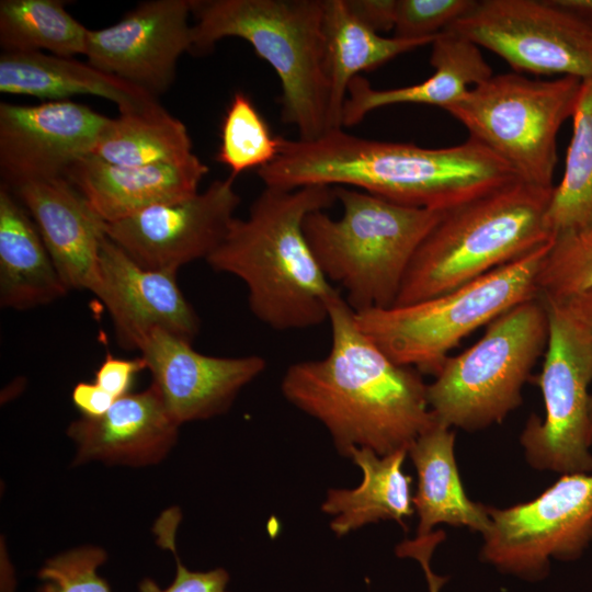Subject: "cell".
<instances>
[{
    "mask_svg": "<svg viewBox=\"0 0 592 592\" xmlns=\"http://www.w3.org/2000/svg\"><path fill=\"white\" fill-rule=\"evenodd\" d=\"M331 346L320 360L292 364L284 397L321 422L338 451L385 456L409 446L434 422L419 371L394 362L356 325L341 292L329 307Z\"/></svg>",
    "mask_w": 592,
    "mask_h": 592,
    "instance_id": "obj_1",
    "label": "cell"
},
{
    "mask_svg": "<svg viewBox=\"0 0 592 592\" xmlns=\"http://www.w3.org/2000/svg\"><path fill=\"white\" fill-rule=\"evenodd\" d=\"M264 186H348L402 205L452 210L521 181L478 141L444 148L379 141L331 129L306 141L280 136L275 160L257 170Z\"/></svg>",
    "mask_w": 592,
    "mask_h": 592,
    "instance_id": "obj_2",
    "label": "cell"
},
{
    "mask_svg": "<svg viewBox=\"0 0 592 592\" xmlns=\"http://www.w3.org/2000/svg\"><path fill=\"white\" fill-rule=\"evenodd\" d=\"M337 200L334 187L264 186L244 218L236 217L206 259L216 272L241 280L253 316L275 331L328 321L340 293L322 272L304 231L306 217Z\"/></svg>",
    "mask_w": 592,
    "mask_h": 592,
    "instance_id": "obj_3",
    "label": "cell"
},
{
    "mask_svg": "<svg viewBox=\"0 0 592 592\" xmlns=\"http://www.w3.org/2000/svg\"><path fill=\"white\" fill-rule=\"evenodd\" d=\"M193 50L226 37L248 42L275 71L282 121L310 141L330 129L323 0H191Z\"/></svg>",
    "mask_w": 592,
    "mask_h": 592,
    "instance_id": "obj_4",
    "label": "cell"
},
{
    "mask_svg": "<svg viewBox=\"0 0 592 592\" xmlns=\"http://www.w3.org/2000/svg\"><path fill=\"white\" fill-rule=\"evenodd\" d=\"M553 190L516 181L448 210L419 247L395 305L448 293L551 241Z\"/></svg>",
    "mask_w": 592,
    "mask_h": 592,
    "instance_id": "obj_5",
    "label": "cell"
},
{
    "mask_svg": "<svg viewBox=\"0 0 592 592\" xmlns=\"http://www.w3.org/2000/svg\"><path fill=\"white\" fill-rule=\"evenodd\" d=\"M342 215L310 213L309 246L327 278L344 291L353 311L395 305L419 247L447 212L402 205L335 186Z\"/></svg>",
    "mask_w": 592,
    "mask_h": 592,
    "instance_id": "obj_6",
    "label": "cell"
},
{
    "mask_svg": "<svg viewBox=\"0 0 592 592\" xmlns=\"http://www.w3.org/2000/svg\"><path fill=\"white\" fill-rule=\"evenodd\" d=\"M553 240L448 293L354 311L355 322L394 362L436 376L464 338L539 295L537 276Z\"/></svg>",
    "mask_w": 592,
    "mask_h": 592,
    "instance_id": "obj_7",
    "label": "cell"
},
{
    "mask_svg": "<svg viewBox=\"0 0 592 592\" xmlns=\"http://www.w3.org/2000/svg\"><path fill=\"white\" fill-rule=\"evenodd\" d=\"M547 342L548 315L539 295L500 315L426 386L434 420L466 431L502 422L522 403V388Z\"/></svg>",
    "mask_w": 592,
    "mask_h": 592,
    "instance_id": "obj_8",
    "label": "cell"
},
{
    "mask_svg": "<svg viewBox=\"0 0 592 592\" xmlns=\"http://www.w3.org/2000/svg\"><path fill=\"white\" fill-rule=\"evenodd\" d=\"M582 80L492 75L447 107L478 141L532 185L554 187L557 134L572 117Z\"/></svg>",
    "mask_w": 592,
    "mask_h": 592,
    "instance_id": "obj_9",
    "label": "cell"
},
{
    "mask_svg": "<svg viewBox=\"0 0 592 592\" xmlns=\"http://www.w3.org/2000/svg\"><path fill=\"white\" fill-rule=\"evenodd\" d=\"M540 298L548 315V342L537 377L545 415L530 417L521 444L534 468L561 475L592 473V341L559 303Z\"/></svg>",
    "mask_w": 592,
    "mask_h": 592,
    "instance_id": "obj_10",
    "label": "cell"
},
{
    "mask_svg": "<svg viewBox=\"0 0 592 592\" xmlns=\"http://www.w3.org/2000/svg\"><path fill=\"white\" fill-rule=\"evenodd\" d=\"M487 509L481 559L504 573L544 579L551 558L576 560L592 540V473L561 475L531 501Z\"/></svg>",
    "mask_w": 592,
    "mask_h": 592,
    "instance_id": "obj_11",
    "label": "cell"
},
{
    "mask_svg": "<svg viewBox=\"0 0 592 592\" xmlns=\"http://www.w3.org/2000/svg\"><path fill=\"white\" fill-rule=\"evenodd\" d=\"M445 31L504 59L515 71L592 79V23L551 0H480Z\"/></svg>",
    "mask_w": 592,
    "mask_h": 592,
    "instance_id": "obj_12",
    "label": "cell"
},
{
    "mask_svg": "<svg viewBox=\"0 0 592 592\" xmlns=\"http://www.w3.org/2000/svg\"><path fill=\"white\" fill-rule=\"evenodd\" d=\"M235 179L229 174L191 197L106 223V237L149 270L177 273L190 262L206 260L236 218L241 198Z\"/></svg>",
    "mask_w": 592,
    "mask_h": 592,
    "instance_id": "obj_13",
    "label": "cell"
},
{
    "mask_svg": "<svg viewBox=\"0 0 592 592\" xmlns=\"http://www.w3.org/2000/svg\"><path fill=\"white\" fill-rule=\"evenodd\" d=\"M110 117L70 100L37 105L0 103V173L3 184L65 178L91 155Z\"/></svg>",
    "mask_w": 592,
    "mask_h": 592,
    "instance_id": "obj_14",
    "label": "cell"
},
{
    "mask_svg": "<svg viewBox=\"0 0 592 592\" xmlns=\"http://www.w3.org/2000/svg\"><path fill=\"white\" fill-rule=\"evenodd\" d=\"M191 0L139 3L115 24L89 30L84 56L95 68L156 98L169 90L180 57L193 50Z\"/></svg>",
    "mask_w": 592,
    "mask_h": 592,
    "instance_id": "obj_15",
    "label": "cell"
},
{
    "mask_svg": "<svg viewBox=\"0 0 592 592\" xmlns=\"http://www.w3.org/2000/svg\"><path fill=\"white\" fill-rule=\"evenodd\" d=\"M152 385L179 425L224 413L239 391L266 367L260 355L214 356L192 341L155 330L139 348Z\"/></svg>",
    "mask_w": 592,
    "mask_h": 592,
    "instance_id": "obj_16",
    "label": "cell"
},
{
    "mask_svg": "<svg viewBox=\"0 0 592 592\" xmlns=\"http://www.w3.org/2000/svg\"><path fill=\"white\" fill-rule=\"evenodd\" d=\"M100 288L95 295L109 311L116 340L139 351L155 330L193 341L201 321L177 282V273L137 264L105 237L99 259Z\"/></svg>",
    "mask_w": 592,
    "mask_h": 592,
    "instance_id": "obj_17",
    "label": "cell"
},
{
    "mask_svg": "<svg viewBox=\"0 0 592 592\" xmlns=\"http://www.w3.org/2000/svg\"><path fill=\"white\" fill-rule=\"evenodd\" d=\"M34 220L67 288L98 294L106 223L66 178L10 189Z\"/></svg>",
    "mask_w": 592,
    "mask_h": 592,
    "instance_id": "obj_18",
    "label": "cell"
},
{
    "mask_svg": "<svg viewBox=\"0 0 592 592\" xmlns=\"http://www.w3.org/2000/svg\"><path fill=\"white\" fill-rule=\"evenodd\" d=\"M209 168L197 156L174 164L121 166L92 155L66 173L105 223L197 194Z\"/></svg>",
    "mask_w": 592,
    "mask_h": 592,
    "instance_id": "obj_19",
    "label": "cell"
},
{
    "mask_svg": "<svg viewBox=\"0 0 592 592\" xmlns=\"http://www.w3.org/2000/svg\"><path fill=\"white\" fill-rule=\"evenodd\" d=\"M180 425L169 414L158 390L127 394L101 417H81L68 428L76 442V464L99 459L110 464H155L173 446Z\"/></svg>",
    "mask_w": 592,
    "mask_h": 592,
    "instance_id": "obj_20",
    "label": "cell"
},
{
    "mask_svg": "<svg viewBox=\"0 0 592 592\" xmlns=\"http://www.w3.org/2000/svg\"><path fill=\"white\" fill-rule=\"evenodd\" d=\"M431 45L430 64L434 72L420 83L379 90L366 78L355 77L349 86L342 126H354L368 113L395 104H426L446 110L492 76L480 47L459 34L443 31Z\"/></svg>",
    "mask_w": 592,
    "mask_h": 592,
    "instance_id": "obj_21",
    "label": "cell"
},
{
    "mask_svg": "<svg viewBox=\"0 0 592 592\" xmlns=\"http://www.w3.org/2000/svg\"><path fill=\"white\" fill-rule=\"evenodd\" d=\"M0 91L47 101L94 95L115 103L119 113L146 111L160 105L155 95L89 62L41 52H2Z\"/></svg>",
    "mask_w": 592,
    "mask_h": 592,
    "instance_id": "obj_22",
    "label": "cell"
},
{
    "mask_svg": "<svg viewBox=\"0 0 592 592\" xmlns=\"http://www.w3.org/2000/svg\"><path fill=\"white\" fill-rule=\"evenodd\" d=\"M29 212L9 186H0V305L27 310L67 295Z\"/></svg>",
    "mask_w": 592,
    "mask_h": 592,
    "instance_id": "obj_23",
    "label": "cell"
},
{
    "mask_svg": "<svg viewBox=\"0 0 592 592\" xmlns=\"http://www.w3.org/2000/svg\"><path fill=\"white\" fill-rule=\"evenodd\" d=\"M455 432L434 422L408 448L418 474L413 508L419 516L417 536L437 524L465 526L482 535L490 527L487 506L471 501L463 487L454 453Z\"/></svg>",
    "mask_w": 592,
    "mask_h": 592,
    "instance_id": "obj_24",
    "label": "cell"
},
{
    "mask_svg": "<svg viewBox=\"0 0 592 592\" xmlns=\"http://www.w3.org/2000/svg\"><path fill=\"white\" fill-rule=\"evenodd\" d=\"M407 449L385 456L354 447L349 457L361 468L362 482L354 489H329L321 510L333 516L330 528L341 537L366 524L394 520L407 530L414 512L412 478L402 470Z\"/></svg>",
    "mask_w": 592,
    "mask_h": 592,
    "instance_id": "obj_25",
    "label": "cell"
},
{
    "mask_svg": "<svg viewBox=\"0 0 592 592\" xmlns=\"http://www.w3.org/2000/svg\"><path fill=\"white\" fill-rule=\"evenodd\" d=\"M323 36L330 129L343 128V106L355 77L434 41L385 37L353 15L345 0H323Z\"/></svg>",
    "mask_w": 592,
    "mask_h": 592,
    "instance_id": "obj_26",
    "label": "cell"
},
{
    "mask_svg": "<svg viewBox=\"0 0 592 592\" xmlns=\"http://www.w3.org/2000/svg\"><path fill=\"white\" fill-rule=\"evenodd\" d=\"M91 155L121 166L174 164L196 156L186 126L161 104L110 117Z\"/></svg>",
    "mask_w": 592,
    "mask_h": 592,
    "instance_id": "obj_27",
    "label": "cell"
},
{
    "mask_svg": "<svg viewBox=\"0 0 592 592\" xmlns=\"http://www.w3.org/2000/svg\"><path fill=\"white\" fill-rule=\"evenodd\" d=\"M89 29L59 0H1L0 46L4 53L84 55Z\"/></svg>",
    "mask_w": 592,
    "mask_h": 592,
    "instance_id": "obj_28",
    "label": "cell"
},
{
    "mask_svg": "<svg viewBox=\"0 0 592 592\" xmlns=\"http://www.w3.org/2000/svg\"><path fill=\"white\" fill-rule=\"evenodd\" d=\"M571 118L563 175L547 210L554 239L592 224V79L582 80Z\"/></svg>",
    "mask_w": 592,
    "mask_h": 592,
    "instance_id": "obj_29",
    "label": "cell"
},
{
    "mask_svg": "<svg viewBox=\"0 0 592 592\" xmlns=\"http://www.w3.org/2000/svg\"><path fill=\"white\" fill-rule=\"evenodd\" d=\"M280 151V136L272 134L264 117L243 91H236L220 126L216 161L236 178L271 163Z\"/></svg>",
    "mask_w": 592,
    "mask_h": 592,
    "instance_id": "obj_30",
    "label": "cell"
},
{
    "mask_svg": "<svg viewBox=\"0 0 592 592\" xmlns=\"http://www.w3.org/2000/svg\"><path fill=\"white\" fill-rule=\"evenodd\" d=\"M539 296L562 299L592 288V224L557 236L537 276Z\"/></svg>",
    "mask_w": 592,
    "mask_h": 592,
    "instance_id": "obj_31",
    "label": "cell"
},
{
    "mask_svg": "<svg viewBox=\"0 0 592 592\" xmlns=\"http://www.w3.org/2000/svg\"><path fill=\"white\" fill-rule=\"evenodd\" d=\"M106 560L103 549L84 546L60 554L38 571L43 585L38 592H111L96 569Z\"/></svg>",
    "mask_w": 592,
    "mask_h": 592,
    "instance_id": "obj_32",
    "label": "cell"
},
{
    "mask_svg": "<svg viewBox=\"0 0 592 592\" xmlns=\"http://www.w3.org/2000/svg\"><path fill=\"white\" fill-rule=\"evenodd\" d=\"M476 0H397L394 36L432 39L465 15Z\"/></svg>",
    "mask_w": 592,
    "mask_h": 592,
    "instance_id": "obj_33",
    "label": "cell"
},
{
    "mask_svg": "<svg viewBox=\"0 0 592 592\" xmlns=\"http://www.w3.org/2000/svg\"><path fill=\"white\" fill-rule=\"evenodd\" d=\"M181 514L178 508L163 512L153 527L158 535V543L163 548L170 549L177 559V574L173 582L167 589L160 587L150 578H144L139 583V592H228V572L223 568L209 571H191L183 566L177 555L174 536Z\"/></svg>",
    "mask_w": 592,
    "mask_h": 592,
    "instance_id": "obj_34",
    "label": "cell"
},
{
    "mask_svg": "<svg viewBox=\"0 0 592 592\" xmlns=\"http://www.w3.org/2000/svg\"><path fill=\"white\" fill-rule=\"evenodd\" d=\"M147 369L144 358H119L107 353L95 372L94 383L115 399L129 394L135 376Z\"/></svg>",
    "mask_w": 592,
    "mask_h": 592,
    "instance_id": "obj_35",
    "label": "cell"
},
{
    "mask_svg": "<svg viewBox=\"0 0 592 592\" xmlns=\"http://www.w3.org/2000/svg\"><path fill=\"white\" fill-rule=\"evenodd\" d=\"M345 3L353 15L374 32L394 31L397 0H345Z\"/></svg>",
    "mask_w": 592,
    "mask_h": 592,
    "instance_id": "obj_36",
    "label": "cell"
},
{
    "mask_svg": "<svg viewBox=\"0 0 592 592\" xmlns=\"http://www.w3.org/2000/svg\"><path fill=\"white\" fill-rule=\"evenodd\" d=\"M72 402L83 417L96 418L104 414L116 400L96 383H78L72 390Z\"/></svg>",
    "mask_w": 592,
    "mask_h": 592,
    "instance_id": "obj_37",
    "label": "cell"
},
{
    "mask_svg": "<svg viewBox=\"0 0 592 592\" xmlns=\"http://www.w3.org/2000/svg\"><path fill=\"white\" fill-rule=\"evenodd\" d=\"M554 300L562 306L568 315L584 330L592 341V288L567 298Z\"/></svg>",
    "mask_w": 592,
    "mask_h": 592,
    "instance_id": "obj_38",
    "label": "cell"
},
{
    "mask_svg": "<svg viewBox=\"0 0 592 592\" xmlns=\"http://www.w3.org/2000/svg\"><path fill=\"white\" fill-rule=\"evenodd\" d=\"M433 550L430 548L418 549L413 554V559H415L422 567L425 574V580L428 582L429 592H440L442 587L446 583V577H440L435 574L431 569V557Z\"/></svg>",
    "mask_w": 592,
    "mask_h": 592,
    "instance_id": "obj_39",
    "label": "cell"
},
{
    "mask_svg": "<svg viewBox=\"0 0 592 592\" xmlns=\"http://www.w3.org/2000/svg\"><path fill=\"white\" fill-rule=\"evenodd\" d=\"M556 5L592 23V0H551Z\"/></svg>",
    "mask_w": 592,
    "mask_h": 592,
    "instance_id": "obj_40",
    "label": "cell"
},
{
    "mask_svg": "<svg viewBox=\"0 0 592 592\" xmlns=\"http://www.w3.org/2000/svg\"><path fill=\"white\" fill-rule=\"evenodd\" d=\"M590 444L592 446V392H591V400H590Z\"/></svg>",
    "mask_w": 592,
    "mask_h": 592,
    "instance_id": "obj_41",
    "label": "cell"
}]
</instances>
